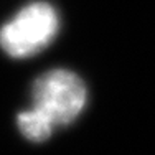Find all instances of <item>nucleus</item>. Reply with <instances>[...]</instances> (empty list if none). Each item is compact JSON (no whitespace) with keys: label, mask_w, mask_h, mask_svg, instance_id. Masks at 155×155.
Returning a JSON list of instances; mask_svg holds the SVG:
<instances>
[{"label":"nucleus","mask_w":155,"mask_h":155,"mask_svg":"<svg viewBox=\"0 0 155 155\" xmlns=\"http://www.w3.org/2000/svg\"><path fill=\"white\" fill-rule=\"evenodd\" d=\"M18 127H20V132L25 137L35 140V142L46 140L51 135V132L54 130L50 120L33 107L30 110L18 114Z\"/></svg>","instance_id":"obj_3"},{"label":"nucleus","mask_w":155,"mask_h":155,"mask_svg":"<svg viewBox=\"0 0 155 155\" xmlns=\"http://www.w3.org/2000/svg\"><path fill=\"white\" fill-rule=\"evenodd\" d=\"M33 109L41 112L54 129L71 124L83 112L87 91L83 79L68 69H53L33 84Z\"/></svg>","instance_id":"obj_1"},{"label":"nucleus","mask_w":155,"mask_h":155,"mask_svg":"<svg viewBox=\"0 0 155 155\" xmlns=\"http://www.w3.org/2000/svg\"><path fill=\"white\" fill-rule=\"evenodd\" d=\"M58 28L56 10L46 2H33L0 28V46L13 58H27L45 48Z\"/></svg>","instance_id":"obj_2"}]
</instances>
